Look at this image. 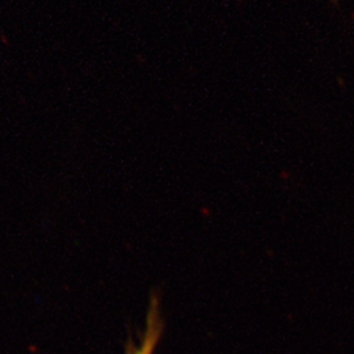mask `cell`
I'll return each instance as SVG.
<instances>
[{
	"instance_id": "cell-1",
	"label": "cell",
	"mask_w": 354,
	"mask_h": 354,
	"mask_svg": "<svg viewBox=\"0 0 354 354\" xmlns=\"http://www.w3.org/2000/svg\"><path fill=\"white\" fill-rule=\"evenodd\" d=\"M163 333V319L159 311V304L156 297H152L150 310L147 314V324L143 333V339L137 346L134 342L127 344V354H153L156 345Z\"/></svg>"
}]
</instances>
